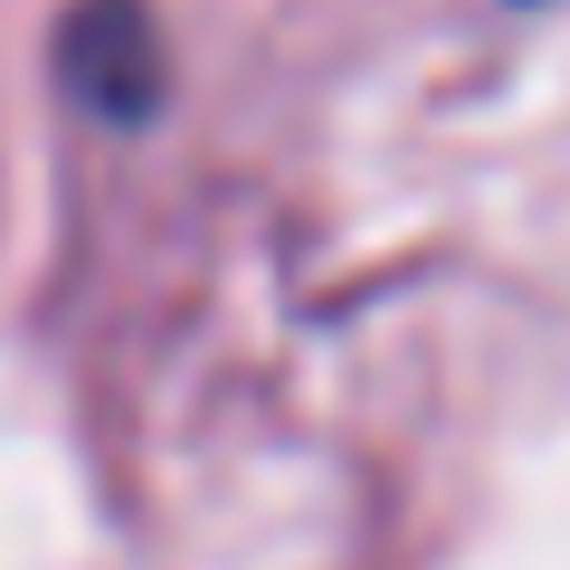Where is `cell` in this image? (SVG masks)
Here are the masks:
<instances>
[{"label": "cell", "instance_id": "1", "mask_svg": "<svg viewBox=\"0 0 570 570\" xmlns=\"http://www.w3.org/2000/svg\"><path fill=\"white\" fill-rule=\"evenodd\" d=\"M58 67L96 115H142L163 86V39L142 20V0H86L58 39Z\"/></svg>", "mask_w": 570, "mask_h": 570}]
</instances>
